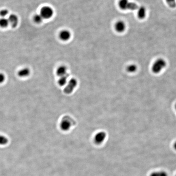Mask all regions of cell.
I'll use <instances>...</instances> for the list:
<instances>
[{"instance_id": "obj_11", "label": "cell", "mask_w": 176, "mask_h": 176, "mask_svg": "<svg viewBox=\"0 0 176 176\" xmlns=\"http://www.w3.org/2000/svg\"><path fill=\"white\" fill-rule=\"evenodd\" d=\"M137 16L139 19H143L145 18L146 14V10L144 7H139L137 9Z\"/></svg>"}, {"instance_id": "obj_12", "label": "cell", "mask_w": 176, "mask_h": 176, "mask_svg": "<svg viewBox=\"0 0 176 176\" xmlns=\"http://www.w3.org/2000/svg\"><path fill=\"white\" fill-rule=\"evenodd\" d=\"M69 74H68L62 76L60 77L59 79L58 80V85L62 87L65 86L69 81Z\"/></svg>"}, {"instance_id": "obj_4", "label": "cell", "mask_w": 176, "mask_h": 176, "mask_svg": "<svg viewBox=\"0 0 176 176\" xmlns=\"http://www.w3.org/2000/svg\"><path fill=\"white\" fill-rule=\"evenodd\" d=\"M54 14L53 9L49 6H45L41 9L40 14L43 19H49L52 17Z\"/></svg>"}, {"instance_id": "obj_18", "label": "cell", "mask_w": 176, "mask_h": 176, "mask_svg": "<svg viewBox=\"0 0 176 176\" xmlns=\"http://www.w3.org/2000/svg\"><path fill=\"white\" fill-rule=\"evenodd\" d=\"M166 3L168 6L172 8H174L176 7V0H165Z\"/></svg>"}, {"instance_id": "obj_7", "label": "cell", "mask_w": 176, "mask_h": 176, "mask_svg": "<svg viewBox=\"0 0 176 176\" xmlns=\"http://www.w3.org/2000/svg\"><path fill=\"white\" fill-rule=\"evenodd\" d=\"M126 28V24L123 21H118L115 25V30L119 33L123 32Z\"/></svg>"}, {"instance_id": "obj_5", "label": "cell", "mask_w": 176, "mask_h": 176, "mask_svg": "<svg viewBox=\"0 0 176 176\" xmlns=\"http://www.w3.org/2000/svg\"><path fill=\"white\" fill-rule=\"evenodd\" d=\"M72 120L69 118H64L62 120L60 123V127L63 131H68L72 126L73 122Z\"/></svg>"}, {"instance_id": "obj_17", "label": "cell", "mask_w": 176, "mask_h": 176, "mask_svg": "<svg viewBox=\"0 0 176 176\" xmlns=\"http://www.w3.org/2000/svg\"><path fill=\"white\" fill-rule=\"evenodd\" d=\"M8 142V139L6 137L0 135V145H5Z\"/></svg>"}, {"instance_id": "obj_16", "label": "cell", "mask_w": 176, "mask_h": 176, "mask_svg": "<svg viewBox=\"0 0 176 176\" xmlns=\"http://www.w3.org/2000/svg\"><path fill=\"white\" fill-rule=\"evenodd\" d=\"M127 72L129 73H134L137 70V66L135 64H130L126 68Z\"/></svg>"}, {"instance_id": "obj_21", "label": "cell", "mask_w": 176, "mask_h": 176, "mask_svg": "<svg viewBox=\"0 0 176 176\" xmlns=\"http://www.w3.org/2000/svg\"><path fill=\"white\" fill-rule=\"evenodd\" d=\"M5 77L4 75L2 73H0V84L3 83L5 80Z\"/></svg>"}, {"instance_id": "obj_14", "label": "cell", "mask_w": 176, "mask_h": 176, "mask_svg": "<svg viewBox=\"0 0 176 176\" xmlns=\"http://www.w3.org/2000/svg\"><path fill=\"white\" fill-rule=\"evenodd\" d=\"M9 21L8 18H2L0 19V27L3 28H5L8 26L9 24Z\"/></svg>"}, {"instance_id": "obj_10", "label": "cell", "mask_w": 176, "mask_h": 176, "mask_svg": "<svg viewBox=\"0 0 176 176\" xmlns=\"http://www.w3.org/2000/svg\"><path fill=\"white\" fill-rule=\"evenodd\" d=\"M30 74V70L28 68H24L20 69L18 72V75L20 77H25L28 76Z\"/></svg>"}, {"instance_id": "obj_2", "label": "cell", "mask_w": 176, "mask_h": 176, "mask_svg": "<svg viewBox=\"0 0 176 176\" xmlns=\"http://www.w3.org/2000/svg\"><path fill=\"white\" fill-rule=\"evenodd\" d=\"M166 66V62L162 58H159L156 60L152 66V72L154 74L160 72Z\"/></svg>"}, {"instance_id": "obj_20", "label": "cell", "mask_w": 176, "mask_h": 176, "mask_svg": "<svg viewBox=\"0 0 176 176\" xmlns=\"http://www.w3.org/2000/svg\"><path fill=\"white\" fill-rule=\"evenodd\" d=\"M8 13L9 12H8V10H3L0 12V15L2 17V18H5V17L8 14Z\"/></svg>"}, {"instance_id": "obj_6", "label": "cell", "mask_w": 176, "mask_h": 176, "mask_svg": "<svg viewBox=\"0 0 176 176\" xmlns=\"http://www.w3.org/2000/svg\"><path fill=\"white\" fill-rule=\"evenodd\" d=\"M106 133L104 132L101 131L97 133L94 137V142L97 144H100L104 141L106 138Z\"/></svg>"}, {"instance_id": "obj_22", "label": "cell", "mask_w": 176, "mask_h": 176, "mask_svg": "<svg viewBox=\"0 0 176 176\" xmlns=\"http://www.w3.org/2000/svg\"><path fill=\"white\" fill-rule=\"evenodd\" d=\"M174 148L175 149V150H176V142H175V144H174Z\"/></svg>"}, {"instance_id": "obj_9", "label": "cell", "mask_w": 176, "mask_h": 176, "mask_svg": "<svg viewBox=\"0 0 176 176\" xmlns=\"http://www.w3.org/2000/svg\"><path fill=\"white\" fill-rule=\"evenodd\" d=\"M71 34L68 30H63L61 32L60 34V38L63 41H67L71 38Z\"/></svg>"}, {"instance_id": "obj_13", "label": "cell", "mask_w": 176, "mask_h": 176, "mask_svg": "<svg viewBox=\"0 0 176 176\" xmlns=\"http://www.w3.org/2000/svg\"><path fill=\"white\" fill-rule=\"evenodd\" d=\"M67 68L66 66H60L57 69L56 74L58 76L61 77L67 74Z\"/></svg>"}, {"instance_id": "obj_1", "label": "cell", "mask_w": 176, "mask_h": 176, "mask_svg": "<svg viewBox=\"0 0 176 176\" xmlns=\"http://www.w3.org/2000/svg\"><path fill=\"white\" fill-rule=\"evenodd\" d=\"M118 5L120 8L123 10H137L139 8L137 4L129 1V0H120Z\"/></svg>"}, {"instance_id": "obj_15", "label": "cell", "mask_w": 176, "mask_h": 176, "mask_svg": "<svg viewBox=\"0 0 176 176\" xmlns=\"http://www.w3.org/2000/svg\"><path fill=\"white\" fill-rule=\"evenodd\" d=\"M150 176H168V175L165 171H159L153 172Z\"/></svg>"}, {"instance_id": "obj_3", "label": "cell", "mask_w": 176, "mask_h": 176, "mask_svg": "<svg viewBox=\"0 0 176 176\" xmlns=\"http://www.w3.org/2000/svg\"><path fill=\"white\" fill-rule=\"evenodd\" d=\"M77 84V81L75 78H73L69 79L67 84L65 85L64 91L66 94H70L74 91Z\"/></svg>"}, {"instance_id": "obj_23", "label": "cell", "mask_w": 176, "mask_h": 176, "mask_svg": "<svg viewBox=\"0 0 176 176\" xmlns=\"http://www.w3.org/2000/svg\"><path fill=\"white\" fill-rule=\"evenodd\" d=\"M175 109L176 110V104H175Z\"/></svg>"}, {"instance_id": "obj_19", "label": "cell", "mask_w": 176, "mask_h": 176, "mask_svg": "<svg viewBox=\"0 0 176 176\" xmlns=\"http://www.w3.org/2000/svg\"><path fill=\"white\" fill-rule=\"evenodd\" d=\"M43 20V17L41 16L40 14L36 15L34 17L35 22L37 23H41V22H42Z\"/></svg>"}, {"instance_id": "obj_8", "label": "cell", "mask_w": 176, "mask_h": 176, "mask_svg": "<svg viewBox=\"0 0 176 176\" xmlns=\"http://www.w3.org/2000/svg\"><path fill=\"white\" fill-rule=\"evenodd\" d=\"M8 19L9 23H10L12 28H15L17 27L18 22L17 16L14 14H12L9 16Z\"/></svg>"}]
</instances>
